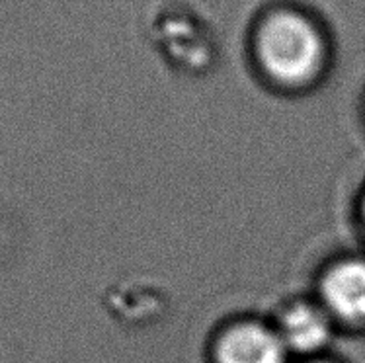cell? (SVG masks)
Wrapping results in <instances>:
<instances>
[{"label": "cell", "instance_id": "6da1fadb", "mask_svg": "<svg viewBox=\"0 0 365 363\" xmlns=\"http://www.w3.org/2000/svg\"><path fill=\"white\" fill-rule=\"evenodd\" d=\"M246 49L258 82L277 96H309L334 68V39L327 22L297 2L262 8L250 22Z\"/></svg>", "mask_w": 365, "mask_h": 363}, {"label": "cell", "instance_id": "7a4b0ae2", "mask_svg": "<svg viewBox=\"0 0 365 363\" xmlns=\"http://www.w3.org/2000/svg\"><path fill=\"white\" fill-rule=\"evenodd\" d=\"M311 293L327 309L342 336H365V248H344L319 262Z\"/></svg>", "mask_w": 365, "mask_h": 363}, {"label": "cell", "instance_id": "52a82bcc", "mask_svg": "<svg viewBox=\"0 0 365 363\" xmlns=\"http://www.w3.org/2000/svg\"><path fill=\"white\" fill-rule=\"evenodd\" d=\"M361 118H364V123H365V98H364V110H361Z\"/></svg>", "mask_w": 365, "mask_h": 363}, {"label": "cell", "instance_id": "5b68a950", "mask_svg": "<svg viewBox=\"0 0 365 363\" xmlns=\"http://www.w3.org/2000/svg\"><path fill=\"white\" fill-rule=\"evenodd\" d=\"M350 227L358 238V245L365 248V178L354 190L350 200Z\"/></svg>", "mask_w": 365, "mask_h": 363}, {"label": "cell", "instance_id": "8992f818", "mask_svg": "<svg viewBox=\"0 0 365 363\" xmlns=\"http://www.w3.org/2000/svg\"><path fill=\"white\" fill-rule=\"evenodd\" d=\"M293 363H350V362H348V359H344L342 356L334 354V352H330V354H322V356L305 357V359H295Z\"/></svg>", "mask_w": 365, "mask_h": 363}, {"label": "cell", "instance_id": "3957f363", "mask_svg": "<svg viewBox=\"0 0 365 363\" xmlns=\"http://www.w3.org/2000/svg\"><path fill=\"white\" fill-rule=\"evenodd\" d=\"M203 363H293L268 312H229L209 328Z\"/></svg>", "mask_w": 365, "mask_h": 363}, {"label": "cell", "instance_id": "277c9868", "mask_svg": "<svg viewBox=\"0 0 365 363\" xmlns=\"http://www.w3.org/2000/svg\"><path fill=\"white\" fill-rule=\"evenodd\" d=\"M268 315L293 362L330 354L342 338L334 320L311 290L287 293Z\"/></svg>", "mask_w": 365, "mask_h": 363}]
</instances>
